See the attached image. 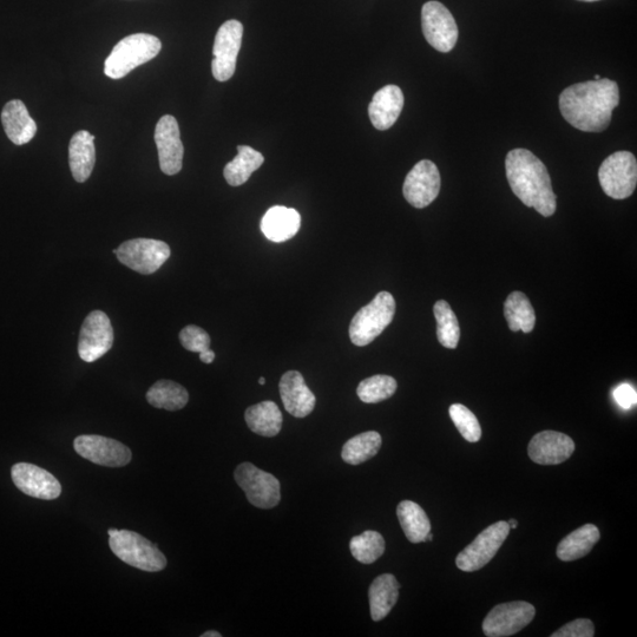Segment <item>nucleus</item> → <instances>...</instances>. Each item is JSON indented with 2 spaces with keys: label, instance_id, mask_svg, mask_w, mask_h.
Returning a JSON list of instances; mask_svg holds the SVG:
<instances>
[{
  "label": "nucleus",
  "instance_id": "e433bc0d",
  "mask_svg": "<svg viewBox=\"0 0 637 637\" xmlns=\"http://www.w3.org/2000/svg\"><path fill=\"white\" fill-rule=\"evenodd\" d=\"M594 623L588 619H577L558 629L551 637H593Z\"/></svg>",
  "mask_w": 637,
  "mask_h": 637
},
{
  "label": "nucleus",
  "instance_id": "ea45409f",
  "mask_svg": "<svg viewBox=\"0 0 637 637\" xmlns=\"http://www.w3.org/2000/svg\"><path fill=\"white\" fill-rule=\"evenodd\" d=\"M201 636L202 637H221L222 635L218 632H214V630H210V632L202 634Z\"/></svg>",
  "mask_w": 637,
  "mask_h": 637
},
{
  "label": "nucleus",
  "instance_id": "9d476101",
  "mask_svg": "<svg viewBox=\"0 0 637 637\" xmlns=\"http://www.w3.org/2000/svg\"><path fill=\"white\" fill-rule=\"evenodd\" d=\"M242 37L244 25L239 21L232 19L220 26L213 48L212 71L216 81L227 82L235 74Z\"/></svg>",
  "mask_w": 637,
  "mask_h": 637
},
{
  "label": "nucleus",
  "instance_id": "6ab92c4d",
  "mask_svg": "<svg viewBox=\"0 0 637 637\" xmlns=\"http://www.w3.org/2000/svg\"><path fill=\"white\" fill-rule=\"evenodd\" d=\"M279 387L282 403L291 416L305 418L311 415L317 399L300 372H286L280 380Z\"/></svg>",
  "mask_w": 637,
  "mask_h": 637
},
{
  "label": "nucleus",
  "instance_id": "393cba45",
  "mask_svg": "<svg viewBox=\"0 0 637 637\" xmlns=\"http://www.w3.org/2000/svg\"><path fill=\"white\" fill-rule=\"evenodd\" d=\"M600 537V530L594 524L583 525L557 545V557L564 562L580 560L590 553Z\"/></svg>",
  "mask_w": 637,
  "mask_h": 637
},
{
  "label": "nucleus",
  "instance_id": "39448f33",
  "mask_svg": "<svg viewBox=\"0 0 637 637\" xmlns=\"http://www.w3.org/2000/svg\"><path fill=\"white\" fill-rule=\"evenodd\" d=\"M109 545L113 553L131 567L148 573H157L167 567V558L157 545L134 531H118L110 536Z\"/></svg>",
  "mask_w": 637,
  "mask_h": 637
},
{
  "label": "nucleus",
  "instance_id": "dca6fc26",
  "mask_svg": "<svg viewBox=\"0 0 637 637\" xmlns=\"http://www.w3.org/2000/svg\"><path fill=\"white\" fill-rule=\"evenodd\" d=\"M155 142L162 172L169 176L179 174L183 166L185 148L181 141L179 123L174 116H163L157 123Z\"/></svg>",
  "mask_w": 637,
  "mask_h": 637
},
{
  "label": "nucleus",
  "instance_id": "37998d69",
  "mask_svg": "<svg viewBox=\"0 0 637 637\" xmlns=\"http://www.w3.org/2000/svg\"><path fill=\"white\" fill-rule=\"evenodd\" d=\"M259 384L260 385H265L266 384V379L265 378H260L259 379Z\"/></svg>",
  "mask_w": 637,
  "mask_h": 637
},
{
  "label": "nucleus",
  "instance_id": "f257e3e1",
  "mask_svg": "<svg viewBox=\"0 0 637 637\" xmlns=\"http://www.w3.org/2000/svg\"><path fill=\"white\" fill-rule=\"evenodd\" d=\"M619 103V85L608 78L571 85L560 96L564 120L586 133L606 130Z\"/></svg>",
  "mask_w": 637,
  "mask_h": 637
},
{
  "label": "nucleus",
  "instance_id": "ddd939ff",
  "mask_svg": "<svg viewBox=\"0 0 637 637\" xmlns=\"http://www.w3.org/2000/svg\"><path fill=\"white\" fill-rule=\"evenodd\" d=\"M114 344V330L107 314L91 312L84 320L78 340V354L85 363H94L107 354Z\"/></svg>",
  "mask_w": 637,
  "mask_h": 637
},
{
  "label": "nucleus",
  "instance_id": "4c0bfd02",
  "mask_svg": "<svg viewBox=\"0 0 637 637\" xmlns=\"http://www.w3.org/2000/svg\"><path fill=\"white\" fill-rule=\"evenodd\" d=\"M613 394L615 402L619 404L622 409L629 410L636 405L637 394L632 385L621 384L616 387Z\"/></svg>",
  "mask_w": 637,
  "mask_h": 637
},
{
  "label": "nucleus",
  "instance_id": "f3484780",
  "mask_svg": "<svg viewBox=\"0 0 637 637\" xmlns=\"http://www.w3.org/2000/svg\"><path fill=\"white\" fill-rule=\"evenodd\" d=\"M12 481L23 494L51 501L62 494L61 483L50 472L29 463L13 465Z\"/></svg>",
  "mask_w": 637,
  "mask_h": 637
},
{
  "label": "nucleus",
  "instance_id": "20e7f679",
  "mask_svg": "<svg viewBox=\"0 0 637 637\" xmlns=\"http://www.w3.org/2000/svg\"><path fill=\"white\" fill-rule=\"evenodd\" d=\"M396 314V300L389 292H380L369 305L354 315L350 325L353 345L364 347L380 336Z\"/></svg>",
  "mask_w": 637,
  "mask_h": 637
},
{
  "label": "nucleus",
  "instance_id": "a19ab883",
  "mask_svg": "<svg viewBox=\"0 0 637 637\" xmlns=\"http://www.w3.org/2000/svg\"><path fill=\"white\" fill-rule=\"evenodd\" d=\"M508 524H509L510 529H516L517 525H518V522L516 520H510L508 522Z\"/></svg>",
  "mask_w": 637,
  "mask_h": 637
},
{
  "label": "nucleus",
  "instance_id": "f8f14e48",
  "mask_svg": "<svg viewBox=\"0 0 637 637\" xmlns=\"http://www.w3.org/2000/svg\"><path fill=\"white\" fill-rule=\"evenodd\" d=\"M536 609L523 601L498 604L485 617L483 632L489 637H507L520 633L534 620Z\"/></svg>",
  "mask_w": 637,
  "mask_h": 637
},
{
  "label": "nucleus",
  "instance_id": "cd10ccee",
  "mask_svg": "<svg viewBox=\"0 0 637 637\" xmlns=\"http://www.w3.org/2000/svg\"><path fill=\"white\" fill-rule=\"evenodd\" d=\"M264 162L265 157L259 151L248 146H239L238 156L223 169V175L229 186L239 187L245 185Z\"/></svg>",
  "mask_w": 637,
  "mask_h": 637
},
{
  "label": "nucleus",
  "instance_id": "79ce46f5",
  "mask_svg": "<svg viewBox=\"0 0 637 637\" xmlns=\"http://www.w3.org/2000/svg\"><path fill=\"white\" fill-rule=\"evenodd\" d=\"M118 531H120V530H118V529H109V530H108V535H109V537H110V536H113V535H115V534H117V533H118Z\"/></svg>",
  "mask_w": 637,
  "mask_h": 637
},
{
  "label": "nucleus",
  "instance_id": "c85d7f7f",
  "mask_svg": "<svg viewBox=\"0 0 637 637\" xmlns=\"http://www.w3.org/2000/svg\"><path fill=\"white\" fill-rule=\"evenodd\" d=\"M504 315L512 332H533L536 314L527 295L522 292L511 293L504 302Z\"/></svg>",
  "mask_w": 637,
  "mask_h": 637
},
{
  "label": "nucleus",
  "instance_id": "4be33fe9",
  "mask_svg": "<svg viewBox=\"0 0 637 637\" xmlns=\"http://www.w3.org/2000/svg\"><path fill=\"white\" fill-rule=\"evenodd\" d=\"M69 163L72 176L78 183L87 181L96 163L95 136L87 130L77 131L71 137Z\"/></svg>",
  "mask_w": 637,
  "mask_h": 637
},
{
  "label": "nucleus",
  "instance_id": "b1692460",
  "mask_svg": "<svg viewBox=\"0 0 637 637\" xmlns=\"http://www.w3.org/2000/svg\"><path fill=\"white\" fill-rule=\"evenodd\" d=\"M399 588V582L391 574L380 575L372 582L369 599L373 621H382L391 613L399 599Z\"/></svg>",
  "mask_w": 637,
  "mask_h": 637
},
{
  "label": "nucleus",
  "instance_id": "72a5a7b5",
  "mask_svg": "<svg viewBox=\"0 0 637 637\" xmlns=\"http://www.w3.org/2000/svg\"><path fill=\"white\" fill-rule=\"evenodd\" d=\"M397 387L396 379L378 374L363 380L358 386L357 394L361 402L377 404L391 398L396 393Z\"/></svg>",
  "mask_w": 637,
  "mask_h": 637
},
{
  "label": "nucleus",
  "instance_id": "1a4fd4ad",
  "mask_svg": "<svg viewBox=\"0 0 637 637\" xmlns=\"http://www.w3.org/2000/svg\"><path fill=\"white\" fill-rule=\"evenodd\" d=\"M510 530L508 522L501 521L490 525L457 556L458 569L474 573L487 566L507 540Z\"/></svg>",
  "mask_w": 637,
  "mask_h": 637
},
{
  "label": "nucleus",
  "instance_id": "423d86ee",
  "mask_svg": "<svg viewBox=\"0 0 637 637\" xmlns=\"http://www.w3.org/2000/svg\"><path fill=\"white\" fill-rule=\"evenodd\" d=\"M599 180L603 192L612 199H628L636 189V157L629 151H617L610 155L600 167Z\"/></svg>",
  "mask_w": 637,
  "mask_h": 637
},
{
  "label": "nucleus",
  "instance_id": "5701e85b",
  "mask_svg": "<svg viewBox=\"0 0 637 637\" xmlns=\"http://www.w3.org/2000/svg\"><path fill=\"white\" fill-rule=\"evenodd\" d=\"M301 216L297 210L284 206H275L268 209L261 220V231L268 240L273 242H285L291 240L299 232Z\"/></svg>",
  "mask_w": 637,
  "mask_h": 637
},
{
  "label": "nucleus",
  "instance_id": "0eeeda50",
  "mask_svg": "<svg viewBox=\"0 0 637 637\" xmlns=\"http://www.w3.org/2000/svg\"><path fill=\"white\" fill-rule=\"evenodd\" d=\"M118 260L133 271L149 275L166 264L170 258V247L166 242L153 239H135L123 242L114 249Z\"/></svg>",
  "mask_w": 637,
  "mask_h": 637
},
{
  "label": "nucleus",
  "instance_id": "a211bd4d",
  "mask_svg": "<svg viewBox=\"0 0 637 637\" xmlns=\"http://www.w3.org/2000/svg\"><path fill=\"white\" fill-rule=\"evenodd\" d=\"M575 443L569 436L556 431L537 433L529 443L531 461L540 465L562 464L573 455Z\"/></svg>",
  "mask_w": 637,
  "mask_h": 637
},
{
  "label": "nucleus",
  "instance_id": "7ed1b4c3",
  "mask_svg": "<svg viewBox=\"0 0 637 637\" xmlns=\"http://www.w3.org/2000/svg\"><path fill=\"white\" fill-rule=\"evenodd\" d=\"M161 49L160 39L153 35L135 34L123 38L105 61V75L111 80H121L140 65L159 55Z\"/></svg>",
  "mask_w": 637,
  "mask_h": 637
},
{
  "label": "nucleus",
  "instance_id": "6e6552de",
  "mask_svg": "<svg viewBox=\"0 0 637 637\" xmlns=\"http://www.w3.org/2000/svg\"><path fill=\"white\" fill-rule=\"evenodd\" d=\"M235 481L245 491L249 503L260 509L277 507L281 499L280 482L273 475L242 463L235 470Z\"/></svg>",
  "mask_w": 637,
  "mask_h": 637
},
{
  "label": "nucleus",
  "instance_id": "473e14b6",
  "mask_svg": "<svg viewBox=\"0 0 637 637\" xmlns=\"http://www.w3.org/2000/svg\"><path fill=\"white\" fill-rule=\"evenodd\" d=\"M385 540L378 531L367 530L365 533L353 537L350 542L351 553L357 561L372 564L385 553Z\"/></svg>",
  "mask_w": 637,
  "mask_h": 637
},
{
  "label": "nucleus",
  "instance_id": "f704fd0d",
  "mask_svg": "<svg viewBox=\"0 0 637 637\" xmlns=\"http://www.w3.org/2000/svg\"><path fill=\"white\" fill-rule=\"evenodd\" d=\"M449 412L453 424L456 425L465 441L477 443L482 438L481 424L468 407L462 404H453L450 406Z\"/></svg>",
  "mask_w": 637,
  "mask_h": 637
},
{
  "label": "nucleus",
  "instance_id": "2eb2a0df",
  "mask_svg": "<svg viewBox=\"0 0 637 637\" xmlns=\"http://www.w3.org/2000/svg\"><path fill=\"white\" fill-rule=\"evenodd\" d=\"M74 448L78 455L91 463L109 468H121L131 461V451L126 445L103 436L77 437Z\"/></svg>",
  "mask_w": 637,
  "mask_h": 637
},
{
  "label": "nucleus",
  "instance_id": "9b49d317",
  "mask_svg": "<svg viewBox=\"0 0 637 637\" xmlns=\"http://www.w3.org/2000/svg\"><path fill=\"white\" fill-rule=\"evenodd\" d=\"M423 34L439 52H450L458 41V26L452 13L442 3L428 2L422 9Z\"/></svg>",
  "mask_w": 637,
  "mask_h": 637
},
{
  "label": "nucleus",
  "instance_id": "58836bf2",
  "mask_svg": "<svg viewBox=\"0 0 637 637\" xmlns=\"http://www.w3.org/2000/svg\"><path fill=\"white\" fill-rule=\"evenodd\" d=\"M200 359L202 363L212 364L215 360V353L209 348V350L200 353Z\"/></svg>",
  "mask_w": 637,
  "mask_h": 637
},
{
  "label": "nucleus",
  "instance_id": "412c9836",
  "mask_svg": "<svg viewBox=\"0 0 637 637\" xmlns=\"http://www.w3.org/2000/svg\"><path fill=\"white\" fill-rule=\"evenodd\" d=\"M2 122L6 135L16 146L29 143L37 133L34 118L30 116L25 104L19 100L6 103L2 111Z\"/></svg>",
  "mask_w": 637,
  "mask_h": 637
},
{
  "label": "nucleus",
  "instance_id": "c9c22d12",
  "mask_svg": "<svg viewBox=\"0 0 637 637\" xmlns=\"http://www.w3.org/2000/svg\"><path fill=\"white\" fill-rule=\"evenodd\" d=\"M180 341L187 351L202 353L210 348L209 334L201 327L194 325L183 328Z\"/></svg>",
  "mask_w": 637,
  "mask_h": 637
},
{
  "label": "nucleus",
  "instance_id": "a18cd8bd",
  "mask_svg": "<svg viewBox=\"0 0 637 637\" xmlns=\"http://www.w3.org/2000/svg\"><path fill=\"white\" fill-rule=\"evenodd\" d=\"M580 2L591 3V2H599V0H580Z\"/></svg>",
  "mask_w": 637,
  "mask_h": 637
},
{
  "label": "nucleus",
  "instance_id": "bb28decb",
  "mask_svg": "<svg viewBox=\"0 0 637 637\" xmlns=\"http://www.w3.org/2000/svg\"><path fill=\"white\" fill-rule=\"evenodd\" d=\"M397 516L407 540L415 544L426 542V536L431 533V522L419 504L403 501L398 505Z\"/></svg>",
  "mask_w": 637,
  "mask_h": 637
},
{
  "label": "nucleus",
  "instance_id": "4468645a",
  "mask_svg": "<svg viewBox=\"0 0 637 637\" xmlns=\"http://www.w3.org/2000/svg\"><path fill=\"white\" fill-rule=\"evenodd\" d=\"M441 174L435 163L423 160L407 174L403 193L411 206L423 209L431 205L441 192Z\"/></svg>",
  "mask_w": 637,
  "mask_h": 637
},
{
  "label": "nucleus",
  "instance_id": "49530a36",
  "mask_svg": "<svg viewBox=\"0 0 637 637\" xmlns=\"http://www.w3.org/2000/svg\"><path fill=\"white\" fill-rule=\"evenodd\" d=\"M601 80V76L600 75H596L595 76V81H600Z\"/></svg>",
  "mask_w": 637,
  "mask_h": 637
},
{
  "label": "nucleus",
  "instance_id": "2f4dec72",
  "mask_svg": "<svg viewBox=\"0 0 637 637\" xmlns=\"http://www.w3.org/2000/svg\"><path fill=\"white\" fill-rule=\"evenodd\" d=\"M437 320V338L439 343L450 350L457 348L461 339V327L451 306L445 300H439L433 307Z\"/></svg>",
  "mask_w": 637,
  "mask_h": 637
},
{
  "label": "nucleus",
  "instance_id": "7c9ffc66",
  "mask_svg": "<svg viewBox=\"0 0 637 637\" xmlns=\"http://www.w3.org/2000/svg\"><path fill=\"white\" fill-rule=\"evenodd\" d=\"M382 443V436L376 431L360 433L345 443L341 457L347 464H363L377 455Z\"/></svg>",
  "mask_w": 637,
  "mask_h": 637
},
{
  "label": "nucleus",
  "instance_id": "c756f323",
  "mask_svg": "<svg viewBox=\"0 0 637 637\" xmlns=\"http://www.w3.org/2000/svg\"><path fill=\"white\" fill-rule=\"evenodd\" d=\"M147 400L156 409L179 411L188 404V391L172 380H160L150 387Z\"/></svg>",
  "mask_w": 637,
  "mask_h": 637
},
{
  "label": "nucleus",
  "instance_id": "f03ea898",
  "mask_svg": "<svg viewBox=\"0 0 637 637\" xmlns=\"http://www.w3.org/2000/svg\"><path fill=\"white\" fill-rule=\"evenodd\" d=\"M505 169L512 192L525 206L535 208L544 218L556 212L557 200L547 167L528 149L511 150Z\"/></svg>",
  "mask_w": 637,
  "mask_h": 637
},
{
  "label": "nucleus",
  "instance_id": "c03bdc74",
  "mask_svg": "<svg viewBox=\"0 0 637 637\" xmlns=\"http://www.w3.org/2000/svg\"><path fill=\"white\" fill-rule=\"evenodd\" d=\"M433 540V535L430 533L428 536H426V541H432Z\"/></svg>",
  "mask_w": 637,
  "mask_h": 637
},
{
  "label": "nucleus",
  "instance_id": "a878e982",
  "mask_svg": "<svg viewBox=\"0 0 637 637\" xmlns=\"http://www.w3.org/2000/svg\"><path fill=\"white\" fill-rule=\"evenodd\" d=\"M246 423L256 435L275 437L282 429V413L273 402H262L248 407L245 413Z\"/></svg>",
  "mask_w": 637,
  "mask_h": 637
},
{
  "label": "nucleus",
  "instance_id": "aec40b11",
  "mask_svg": "<svg viewBox=\"0 0 637 637\" xmlns=\"http://www.w3.org/2000/svg\"><path fill=\"white\" fill-rule=\"evenodd\" d=\"M404 103L403 91L397 85H386L380 89L369 105L373 127L378 130L390 129L402 114Z\"/></svg>",
  "mask_w": 637,
  "mask_h": 637
}]
</instances>
